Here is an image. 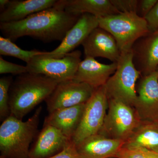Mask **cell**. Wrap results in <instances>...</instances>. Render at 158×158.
Segmentation results:
<instances>
[{
  "label": "cell",
  "instance_id": "21",
  "mask_svg": "<svg viewBox=\"0 0 158 158\" xmlns=\"http://www.w3.org/2000/svg\"><path fill=\"white\" fill-rule=\"evenodd\" d=\"M45 52L37 50H24L15 44L11 40L6 37H0V54L1 56L15 57L29 63L34 56L42 55Z\"/></svg>",
  "mask_w": 158,
  "mask_h": 158
},
{
  "label": "cell",
  "instance_id": "28",
  "mask_svg": "<svg viewBox=\"0 0 158 158\" xmlns=\"http://www.w3.org/2000/svg\"><path fill=\"white\" fill-rule=\"evenodd\" d=\"M145 19L151 32L158 30V1L152 10L145 17Z\"/></svg>",
  "mask_w": 158,
  "mask_h": 158
},
{
  "label": "cell",
  "instance_id": "29",
  "mask_svg": "<svg viewBox=\"0 0 158 158\" xmlns=\"http://www.w3.org/2000/svg\"><path fill=\"white\" fill-rule=\"evenodd\" d=\"M136 149L139 150L140 152L147 156L148 158H158V153L157 152H155L145 148H138Z\"/></svg>",
  "mask_w": 158,
  "mask_h": 158
},
{
  "label": "cell",
  "instance_id": "22",
  "mask_svg": "<svg viewBox=\"0 0 158 158\" xmlns=\"http://www.w3.org/2000/svg\"><path fill=\"white\" fill-rule=\"evenodd\" d=\"M12 77H3L0 79V119L4 121L11 115L9 104V91Z\"/></svg>",
  "mask_w": 158,
  "mask_h": 158
},
{
  "label": "cell",
  "instance_id": "16",
  "mask_svg": "<svg viewBox=\"0 0 158 158\" xmlns=\"http://www.w3.org/2000/svg\"><path fill=\"white\" fill-rule=\"evenodd\" d=\"M117 63L105 64L94 58L85 57L79 64L73 81L88 84L94 89L106 85L116 71Z\"/></svg>",
  "mask_w": 158,
  "mask_h": 158
},
{
  "label": "cell",
  "instance_id": "18",
  "mask_svg": "<svg viewBox=\"0 0 158 158\" xmlns=\"http://www.w3.org/2000/svg\"><path fill=\"white\" fill-rule=\"evenodd\" d=\"M85 106V103L55 110L45 117L44 125L56 128L72 140L81 122Z\"/></svg>",
  "mask_w": 158,
  "mask_h": 158
},
{
  "label": "cell",
  "instance_id": "1",
  "mask_svg": "<svg viewBox=\"0 0 158 158\" xmlns=\"http://www.w3.org/2000/svg\"><path fill=\"white\" fill-rule=\"evenodd\" d=\"M81 16L66 12L57 1L53 7L31 15L22 20L0 23V31L4 37L12 41L26 36L44 42L62 41Z\"/></svg>",
  "mask_w": 158,
  "mask_h": 158
},
{
  "label": "cell",
  "instance_id": "11",
  "mask_svg": "<svg viewBox=\"0 0 158 158\" xmlns=\"http://www.w3.org/2000/svg\"><path fill=\"white\" fill-rule=\"evenodd\" d=\"M137 90L134 108L142 121L154 120L158 114V78L156 71L142 77Z\"/></svg>",
  "mask_w": 158,
  "mask_h": 158
},
{
  "label": "cell",
  "instance_id": "14",
  "mask_svg": "<svg viewBox=\"0 0 158 158\" xmlns=\"http://www.w3.org/2000/svg\"><path fill=\"white\" fill-rule=\"evenodd\" d=\"M71 139L59 130L46 125L30 148L29 158H48L56 155L65 148Z\"/></svg>",
  "mask_w": 158,
  "mask_h": 158
},
{
  "label": "cell",
  "instance_id": "32",
  "mask_svg": "<svg viewBox=\"0 0 158 158\" xmlns=\"http://www.w3.org/2000/svg\"><path fill=\"white\" fill-rule=\"evenodd\" d=\"M155 120H158V114L157 116L156 117V119Z\"/></svg>",
  "mask_w": 158,
  "mask_h": 158
},
{
  "label": "cell",
  "instance_id": "15",
  "mask_svg": "<svg viewBox=\"0 0 158 158\" xmlns=\"http://www.w3.org/2000/svg\"><path fill=\"white\" fill-rule=\"evenodd\" d=\"M124 144V141L97 134L85 138L75 146L81 158H112L116 157Z\"/></svg>",
  "mask_w": 158,
  "mask_h": 158
},
{
  "label": "cell",
  "instance_id": "13",
  "mask_svg": "<svg viewBox=\"0 0 158 158\" xmlns=\"http://www.w3.org/2000/svg\"><path fill=\"white\" fill-rule=\"evenodd\" d=\"M82 45L85 57H102L117 63L121 56L116 40L108 31L99 27L94 29Z\"/></svg>",
  "mask_w": 158,
  "mask_h": 158
},
{
  "label": "cell",
  "instance_id": "24",
  "mask_svg": "<svg viewBox=\"0 0 158 158\" xmlns=\"http://www.w3.org/2000/svg\"><path fill=\"white\" fill-rule=\"evenodd\" d=\"M112 4L120 13H137L138 0H110Z\"/></svg>",
  "mask_w": 158,
  "mask_h": 158
},
{
  "label": "cell",
  "instance_id": "2",
  "mask_svg": "<svg viewBox=\"0 0 158 158\" xmlns=\"http://www.w3.org/2000/svg\"><path fill=\"white\" fill-rule=\"evenodd\" d=\"M58 82L42 74L27 73L12 82L9 91L11 115L23 118L40 103L45 101Z\"/></svg>",
  "mask_w": 158,
  "mask_h": 158
},
{
  "label": "cell",
  "instance_id": "3",
  "mask_svg": "<svg viewBox=\"0 0 158 158\" xmlns=\"http://www.w3.org/2000/svg\"><path fill=\"white\" fill-rule=\"evenodd\" d=\"M42 106L26 121L11 115L0 126V157L29 158L30 144L37 135Z\"/></svg>",
  "mask_w": 158,
  "mask_h": 158
},
{
  "label": "cell",
  "instance_id": "8",
  "mask_svg": "<svg viewBox=\"0 0 158 158\" xmlns=\"http://www.w3.org/2000/svg\"><path fill=\"white\" fill-rule=\"evenodd\" d=\"M81 51H73L60 59L46 58L40 55L31 59L26 66L28 73L44 75L58 83L73 80L81 61Z\"/></svg>",
  "mask_w": 158,
  "mask_h": 158
},
{
  "label": "cell",
  "instance_id": "31",
  "mask_svg": "<svg viewBox=\"0 0 158 158\" xmlns=\"http://www.w3.org/2000/svg\"><path fill=\"white\" fill-rule=\"evenodd\" d=\"M156 71L157 73L158 78V67H157V68L156 69Z\"/></svg>",
  "mask_w": 158,
  "mask_h": 158
},
{
  "label": "cell",
  "instance_id": "7",
  "mask_svg": "<svg viewBox=\"0 0 158 158\" xmlns=\"http://www.w3.org/2000/svg\"><path fill=\"white\" fill-rule=\"evenodd\" d=\"M108 106L109 99L104 85L95 89L85 103L81 122L72 138L75 144L99 133L103 125Z\"/></svg>",
  "mask_w": 158,
  "mask_h": 158
},
{
  "label": "cell",
  "instance_id": "25",
  "mask_svg": "<svg viewBox=\"0 0 158 158\" xmlns=\"http://www.w3.org/2000/svg\"><path fill=\"white\" fill-rule=\"evenodd\" d=\"M157 0H141L139 1L137 14L145 19L148 14L152 10L158 2Z\"/></svg>",
  "mask_w": 158,
  "mask_h": 158
},
{
  "label": "cell",
  "instance_id": "10",
  "mask_svg": "<svg viewBox=\"0 0 158 158\" xmlns=\"http://www.w3.org/2000/svg\"><path fill=\"white\" fill-rule=\"evenodd\" d=\"M98 27L97 18L92 15L82 14L57 48L51 52H45L40 56L46 58H62L82 44L91 32Z\"/></svg>",
  "mask_w": 158,
  "mask_h": 158
},
{
  "label": "cell",
  "instance_id": "17",
  "mask_svg": "<svg viewBox=\"0 0 158 158\" xmlns=\"http://www.w3.org/2000/svg\"><path fill=\"white\" fill-rule=\"evenodd\" d=\"M56 0H11L0 13V23L15 22L52 8Z\"/></svg>",
  "mask_w": 158,
  "mask_h": 158
},
{
  "label": "cell",
  "instance_id": "4",
  "mask_svg": "<svg viewBox=\"0 0 158 158\" xmlns=\"http://www.w3.org/2000/svg\"><path fill=\"white\" fill-rule=\"evenodd\" d=\"M98 19L99 27L114 37L121 53L131 50L136 41L151 32L145 19L134 12Z\"/></svg>",
  "mask_w": 158,
  "mask_h": 158
},
{
  "label": "cell",
  "instance_id": "5",
  "mask_svg": "<svg viewBox=\"0 0 158 158\" xmlns=\"http://www.w3.org/2000/svg\"><path fill=\"white\" fill-rule=\"evenodd\" d=\"M117 64L116 71L105 85L108 99L134 108L137 99L136 83L141 74L134 65L132 50L122 52Z\"/></svg>",
  "mask_w": 158,
  "mask_h": 158
},
{
  "label": "cell",
  "instance_id": "6",
  "mask_svg": "<svg viewBox=\"0 0 158 158\" xmlns=\"http://www.w3.org/2000/svg\"><path fill=\"white\" fill-rule=\"evenodd\" d=\"M141 121L132 106L116 100L109 99L107 112L98 134L125 142L138 128Z\"/></svg>",
  "mask_w": 158,
  "mask_h": 158
},
{
  "label": "cell",
  "instance_id": "34",
  "mask_svg": "<svg viewBox=\"0 0 158 158\" xmlns=\"http://www.w3.org/2000/svg\"><path fill=\"white\" fill-rule=\"evenodd\" d=\"M117 158V157H114V158Z\"/></svg>",
  "mask_w": 158,
  "mask_h": 158
},
{
  "label": "cell",
  "instance_id": "20",
  "mask_svg": "<svg viewBox=\"0 0 158 158\" xmlns=\"http://www.w3.org/2000/svg\"><path fill=\"white\" fill-rule=\"evenodd\" d=\"M123 147L145 148L158 153V120L141 121Z\"/></svg>",
  "mask_w": 158,
  "mask_h": 158
},
{
  "label": "cell",
  "instance_id": "27",
  "mask_svg": "<svg viewBox=\"0 0 158 158\" xmlns=\"http://www.w3.org/2000/svg\"><path fill=\"white\" fill-rule=\"evenodd\" d=\"M116 157L118 158H148L147 156L136 148L123 147Z\"/></svg>",
  "mask_w": 158,
  "mask_h": 158
},
{
  "label": "cell",
  "instance_id": "33",
  "mask_svg": "<svg viewBox=\"0 0 158 158\" xmlns=\"http://www.w3.org/2000/svg\"><path fill=\"white\" fill-rule=\"evenodd\" d=\"M0 158H3V157H0Z\"/></svg>",
  "mask_w": 158,
  "mask_h": 158
},
{
  "label": "cell",
  "instance_id": "12",
  "mask_svg": "<svg viewBox=\"0 0 158 158\" xmlns=\"http://www.w3.org/2000/svg\"><path fill=\"white\" fill-rule=\"evenodd\" d=\"M131 50L134 65L141 76L156 71L158 67V30L138 39Z\"/></svg>",
  "mask_w": 158,
  "mask_h": 158
},
{
  "label": "cell",
  "instance_id": "26",
  "mask_svg": "<svg viewBox=\"0 0 158 158\" xmlns=\"http://www.w3.org/2000/svg\"><path fill=\"white\" fill-rule=\"evenodd\" d=\"M48 158H81L76 148L75 144L71 141L61 152Z\"/></svg>",
  "mask_w": 158,
  "mask_h": 158
},
{
  "label": "cell",
  "instance_id": "9",
  "mask_svg": "<svg viewBox=\"0 0 158 158\" xmlns=\"http://www.w3.org/2000/svg\"><path fill=\"white\" fill-rule=\"evenodd\" d=\"M95 89L88 84L73 81L61 82L45 101L49 113L55 110L86 103Z\"/></svg>",
  "mask_w": 158,
  "mask_h": 158
},
{
  "label": "cell",
  "instance_id": "23",
  "mask_svg": "<svg viewBox=\"0 0 158 158\" xmlns=\"http://www.w3.org/2000/svg\"><path fill=\"white\" fill-rule=\"evenodd\" d=\"M28 73L27 66L18 65L4 60L0 57V74L11 73L13 75L23 74Z\"/></svg>",
  "mask_w": 158,
  "mask_h": 158
},
{
  "label": "cell",
  "instance_id": "30",
  "mask_svg": "<svg viewBox=\"0 0 158 158\" xmlns=\"http://www.w3.org/2000/svg\"><path fill=\"white\" fill-rule=\"evenodd\" d=\"M9 0H1L0 1V10H3L9 3Z\"/></svg>",
  "mask_w": 158,
  "mask_h": 158
},
{
  "label": "cell",
  "instance_id": "19",
  "mask_svg": "<svg viewBox=\"0 0 158 158\" xmlns=\"http://www.w3.org/2000/svg\"><path fill=\"white\" fill-rule=\"evenodd\" d=\"M66 12L76 15L89 14L99 18L120 13L110 0H59Z\"/></svg>",
  "mask_w": 158,
  "mask_h": 158
}]
</instances>
